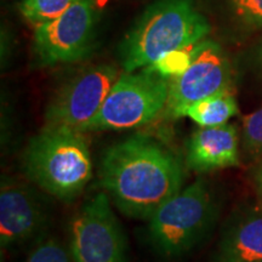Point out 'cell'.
I'll list each match as a JSON object with an SVG mask.
<instances>
[{
	"label": "cell",
	"mask_w": 262,
	"mask_h": 262,
	"mask_svg": "<svg viewBox=\"0 0 262 262\" xmlns=\"http://www.w3.org/2000/svg\"><path fill=\"white\" fill-rule=\"evenodd\" d=\"M217 262H262V215L245 219L225 235Z\"/></svg>",
	"instance_id": "cell-12"
},
{
	"label": "cell",
	"mask_w": 262,
	"mask_h": 262,
	"mask_svg": "<svg viewBox=\"0 0 262 262\" xmlns=\"http://www.w3.org/2000/svg\"><path fill=\"white\" fill-rule=\"evenodd\" d=\"M198 44L168 52L163 57H160L159 60L146 67V70L155 72V73L162 75L166 79H172V78L179 77L192 63Z\"/></svg>",
	"instance_id": "cell-15"
},
{
	"label": "cell",
	"mask_w": 262,
	"mask_h": 262,
	"mask_svg": "<svg viewBox=\"0 0 262 262\" xmlns=\"http://www.w3.org/2000/svg\"><path fill=\"white\" fill-rule=\"evenodd\" d=\"M258 62H260V64L262 66V44L260 45V48H258Z\"/></svg>",
	"instance_id": "cell-20"
},
{
	"label": "cell",
	"mask_w": 262,
	"mask_h": 262,
	"mask_svg": "<svg viewBox=\"0 0 262 262\" xmlns=\"http://www.w3.org/2000/svg\"><path fill=\"white\" fill-rule=\"evenodd\" d=\"M119 75L116 66L110 63L91 64L79 70L52 95L45 108V124L83 131L100 111Z\"/></svg>",
	"instance_id": "cell-7"
},
{
	"label": "cell",
	"mask_w": 262,
	"mask_h": 262,
	"mask_svg": "<svg viewBox=\"0 0 262 262\" xmlns=\"http://www.w3.org/2000/svg\"><path fill=\"white\" fill-rule=\"evenodd\" d=\"M41 203L32 189L6 180L0 189V244L3 249L33 237L44 224Z\"/></svg>",
	"instance_id": "cell-10"
},
{
	"label": "cell",
	"mask_w": 262,
	"mask_h": 262,
	"mask_svg": "<svg viewBox=\"0 0 262 262\" xmlns=\"http://www.w3.org/2000/svg\"><path fill=\"white\" fill-rule=\"evenodd\" d=\"M75 2L77 0H21L18 11L26 21L35 27L57 18Z\"/></svg>",
	"instance_id": "cell-14"
},
{
	"label": "cell",
	"mask_w": 262,
	"mask_h": 262,
	"mask_svg": "<svg viewBox=\"0 0 262 262\" xmlns=\"http://www.w3.org/2000/svg\"><path fill=\"white\" fill-rule=\"evenodd\" d=\"M84 134L68 126L45 124L26 147L24 170L27 178L62 202L77 198L93 176Z\"/></svg>",
	"instance_id": "cell-3"
},
{
	"label": "cell",
	"mask_w": 262,
	"mask_h": 262,
	"mask_svg": "<svg viewBox=\"0 0 262 262\" xmlns=\"http://www.w3.org/2000/svg\"><path fill=\"white\" fill-rule=\"evenodd\" d=\"M232 68L220 44L214 40L201 41L189 67L169 81L166 117H183L191 104L225 90H231Z\"/></svg>",
	"instance_id": "cell-9"
},
{
	"label": "cell",
	"mask_w": 262,
	"mask_h": 262,
	"mask_svg": "<svg viewBox=\"0 0 262 262\" xmlns=\"http://www.w3.org/2000/svg\"><path fill=\"white\" fill-rule=\"evenodd\" d=\"M226 5L239 27L262 29V0H226Z\"/></svg>",
	"instance_id": "cell-16"
},
{
	"label": "cell",
	"mask_w": 262,
	"mask_h": 262,
	"mask_svg": "<svg viewBox=\"0 0 262 262\" xmlns=\"http://www.w3.org/2000/svg\"><path fill=\"white\" fill-rule=\"evenodd\" d=\"M26 262H70V256L60 242L50 238L41 242Z\"/></svg>",
	"instance_id": "cell-18"
},
{
	"label": "cell",
	"mask_w": 262,
	"mask_h": 262,
	"mask_svg": "<svg viewBox=\"0 0 262 262\" xmlns=\"http://www.w3.org/2000/svg\"><path fill=\"white\" fill-rule=\"evenodd\" d=\"M214 219V198L205 182L196 180L150 216L148 234L159 253L176 257L204 237Z\"/></svg>",
	"instance_id": "cell-4"
},
{
	"label": "cell",
	"mask_w": 262,
	"mask_h": 262,
	"mask_svg": "<svg viewBox=\"0 0 262 262\" xmlns=\"http://www.w3.org/2000/svg\"><path fill=\"white\" fill-rule=\"evenodd\" d=\"M237 113L238 104L233 94L225 90L191 104L183 117H188L201 127H209L227 124Z\"/></svg>",
	"instance_id": "cell-13"
},
{
	"label": "cell",
	"mask_w": 262,
	"mask_h": 262,
	"mask_svg": "<svg viewBox=\"0 0 262 262\" xmlns=\"http://www.w3.org/2000/svg\"><path fill=\"white\" fill-rule=\"evenodd\" d=\"M186 165L195 172L239 165V139L235 126L227 123L195 130L187 146Z\"/></svg>",
	"instance_id": "cell-11"
},
{
	"label": "cell",
	"mask_w": 262,
	"mask_h": 262,
	"mask_svg": "<svg viewBox=\"0 0 262 262\" xmlns=\"http://www.w3.org/2000/svg\"><path fill=\"white\" fill-rule=\"evenodd\" d=\"M210 31L195 0H156L120 41V64L124 72L143 70L168 52L205 40Z\"/></svg>",
	"instance_id": "cell-2"
},
{
	"label": "cell",
	"mask_w": 262,
	"mask_h": 262,
	"mask_svg": "<svg viewBox=\"0 0 262 262\" xmlns=\"http://www.w3.org/2000/svg\"><path fill=\"white\" fill-rule=\"evenodd\" d=\"M100 9L97 0H77L67 11L33 33V52L41 66H56L83 60L96 40Z\"/></svg>",
	"instance_id": "cell-6"
},
{
	"label": "cell",
	"mask_w": 262,
	"mask_h": 262,
	"mask_svg": "<svg viewBox=\"0 0 262 262\" xmlns=\"http://www.w3.org/2000/svg\"><path fill=\"white\" fill-rule=\"evenodd\" d=\"M243 147L249 156H262V107L250 113L243 120Z\"/></svg>",
	"instance_id": "cell-17"
},
{
	"label": "cell",
	"mask_w": 262,
	"mask_h": 262,
	"mask_svg": "<svg viewBox=\"0 0 262 262\" xmlns=\"http://www.w3.org/2000/svg\"><path fill=\"white\" fill-rule=\"evenodd\" d=\"M169 81L146 68L124 72L83 133L135 129L150 123L165 110Z\"/></svg>",
	"instance_id": "cell-5"
},
{
	"label": "cell",
	"mask_w": 262,
	"mask_h": 262,
	"mask_svg": "<svg viewBox=\"0 0 262 262\" xmlns=\"http://www.w3.org/2000/svg\"><path fill=\"white\" fill-rule=\"evenodd\" d=\"M73 262H127L126 242L106 192H98L71 222Z\"/></svg>",
	"instance_id": "cell-8"
},
{
	"label": "cell",
	"mask_w": 262,
	"mask_h": 262,
	"mask_svg": "<svg viewBox=\"0 0 262 262\" xmlns=\"http://www.w3.org/2000/svg\"><path fill=\"white\" fill-rule=\"evenodd\" d=\"M98 178L119 211L148 221L181 191L183 169L171 150L150 136L136 134L104 152Z\"/></svg>",
	"instance_id": "cell-1"
},
{
	"label": "cell",
	"mask_w": 262,
	"mask_h": 262,
	"mask_svg": "<svg viewBox=\"0 0 262 262\" xmlns=\"http://www.w3.org/2000/svg\"><path fill=\"white\" fill-rule=\"evenodd\" d=\"M256 182H257L258 192H260V194L262 195V163H261L260 168H258V171L256 175Z\"/></svg>",
	"instance_id": "cell-19"
}]
</instances>
